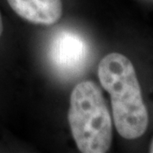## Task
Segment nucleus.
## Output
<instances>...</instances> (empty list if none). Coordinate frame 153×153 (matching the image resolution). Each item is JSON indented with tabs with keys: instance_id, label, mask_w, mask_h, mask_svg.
Instances as JSON below:
<instances>
[{
	"instance_id": "1",
	"label": "nucleus",
	"mask_w": 153,
	"mask_h": 153,
	"mask_svg": "<svg viewBox=\"0 0 153 153\" xmlns=\"http://www.w3.org/2000/svg\"><path fill=\"white\" fill-rule=\"evenodd\" d=\"M98 76L110 94L117 131L126 140L142 136L149 125V113L131 60L121 53L108 54L100 61Z\"/></svg>"
},
{
	"instance_id": "2",
	"label": "nucleus",
	"mask_w": 153,
	"mask_h": 153,
	"mask_svg": "<svg viewBox=\"0 0 153 153\" xmlns=\"http://www.w3.org/2000/svg\"><path fill=\"white\" fill-rule=\"evenodd\" d=\"M68 122L78 150L105 153L112 141V122L102 90L93 81L79 82L70 98Z\"/></svg>"
},
{
	"instance_id": "3",
	"label": "nucleus",
	"mask_w": 153,
	"mask_h": 153,
	"mask_svg": "<svg viewBox=\"0 0 153 153\" xmlns=\"http://www.w3.org/2000/svg\"><path fill=\"white\" fill-rule=\"evenodd\" d=\"M91 56L90 46L77 32L62 29L49 43L48 57L51 66L64 76H76L86 67Z\"/></svg>"
},
{
	"instance_id": "4",
	"label": "nucleus",
	"mask_w": 153,
	"mask_h": 153,
	"mask_svg": "<svg viewBox=\"0 0 153 153\" xmlns=\"http://www.w3.org/2000/svg\"><path fill=\"white\" fill-rule=\"evenodd\" d=\"M19 17L38 25L50 26L63 14V0H5Z\"/></svg>"
},
{
	"instance_id": "5",
	"label": "nucleus",
	"mask_w": 153,
	"mask_h": 153,
	"mask_svg": "<svg viewBox=\"0 0 153 153\" xmlns=\"http://www.w3.org/2000/svg\"><path fill=\"white\" fill-rule=\"evenodd\" d=\"M149 152L153 153V139L151 141V144H150V146H149Z\"/></svg>"
}]
</instances>
